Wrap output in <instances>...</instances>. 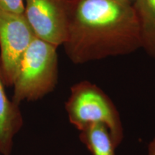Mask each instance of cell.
<instances>
[{
    "label": "cell",
    "instance_id": "cell-4",
    "mask_svg": "<svg viewBox=\"0 0 155 155\" xmlns=\"http://www.w3.org/2000/svg\"><path fill=\"white\" fill-rule=\"evenodd\" d=\"M35 33L24 13L0 9V78L5 87H12L17 70Z\"/></svg>",
    "mask_w": 155,
    "mask_h": 155
},
{
    "label": "cell",
    "instance_id": "cell-8",
    "mask_svg": "<svg viewBox=\"0 0 155 155\" xmlns=\"http://www.w3.org/2000/svg\"><path fill=\"white\" fill-rule=\"evenodd\" d=\"M79 138L92 155H115L116 147L108 128L94 124L80 131Z\"/></svg>",
    "mask_w": 155,
    "mask_h": 155
},
{
    "label": "cell",
    "instance_id": "cell-1",
    "mask_svg": "<svg viewBox=\"0 0 155 155\" xmlns=\"http://www.w3.org/2000/svg\"><path fill=\"white\" fill-rule=\"evenodd\" d=\"M74 64L124 55L141 48V30L129 0H70L63 44Z\"/></svg>",
    "mask_w": 155,
    "mask_h": 155
},
{
    "label": "cell",
    "instance_id": "cell-7",
    "mask_svg": "<svg viewBox=\"0 0 155 155\" xmlns=\"http://www.w3.org/2000/svg\"><path fill=\"white\" fill-rule=\"evenodd\" d=\"M141 30V48L155 59V0H134Z\"/></svg>",
    "mask_w": 155,
    "mask_h": 155
},
{
    "label": "cell",
    "instance_id": "cell-10",
    "mask_svg": "<svg viewBox=\"0 0 155 155\" xmlns=\"http://www.w3.org/2000/svg\"><path fill=\"white\" fill-rule=\"evenodd\" d=\"M148 150V155H155V136L152 141L150 143Z\"/></svg>",
    "mask_w": 155,
    "mask_h": 155
},
{
    "label": "cell",
    "instance_id": "cell-11",
    "mask_svg": "<svg viewBox=\"0 0 155 155\" xmlns=\"http://www.w3.org/2000/svg\"><path fill=\"white\" fill-rule=\"evenodd\" d=\"M0 155H3L2 154H1V153H0Z\"/></svg>",
    "mask_w": 155,
    "mask_h": 155
},
{
    "label": "cell",
    "instance_id": "cell-5",
    "mask_svg": "<svg viewBox=\"0 0 155 155\" xmlns=\"http://www.w3.org/2000/svg\"><path fill=\"white\" fill-rule=\"evenodd\" d=\"M24 15L38 38L58 48L67 36L70 0H24Z\"/></svg>",
    "mask_w": 155,
    "mask_h": 155
},
{
    "label": "cell",
    "instance_id": "cell-3",
    "mask_svg": "<svg viewBox=\"0 0 155 155\" xmlns=\"http://www.w3.org/2000/svg\"><path fill=\"white\" fill-rule=\"evenodd\" d=\"M65 108L70 123L79 131L94 124L108 128L117 147L124 139L120 116L111 98L99 87L88 81L73 85Z\"/></svg>",
    "mask_w": 155,
    "mask_h": 155
},
{
    "label": "cell",
    "instance_id": "cell-6",
    "mask_svg": "<svg viewBox=\"0 0 155 155\" xmlns=\"http://www.w3.org/2000/svg\"><path fill=\"white\" fill-rule=\"evenodd\" d=\"M24 119L19 105L10 99L0 78V153L11 155L14 139L22 129Z\"/></svg>",
    "mask_w": 155,
    "mask_h": 155
},
{
    "label": "cell",
    "instance_id": "cell-12",
    "mask_svg": "<svg viewBox=\"0 0 155 155\" xmlns=\"http://www.w3.org/2000/svg\"><path fill=\"white\" fill-rule=\"evenodd\" d=\"M129 1H131V0H129Z\"/></svg>",
    "mask_w": 155,
    "mask_h": 155
},
{
    "label": "cell",
    "instance_id": "cell-9",
    "mask_svg": "<svg viewBox=\"0 0 155 155\" xmlns=\"http://www.w3.org/2000/svg\"><path fill=\"white\" fill-rule=\"evenodd\" d=\"M0 9L16 14H23L25 9L24 0H0Z\"/></svg>",
    "mask_w": 155,
    "mask_h": 155
},
{
    "label": "cell",
    "instance_id": "cell-2",
    "mask_svg": "<svg viewBox=\"0 0 155 155\" xmlns=\"http://www.w3.org/2000/svg\"><path fill=\"white\" fill-rule=\"evenodd\" d=\"M58 48L37 37L21 60L13 81L12 101L41 99L55 88L58 81Z\"/></svg>",
    "mask_w": 155,
    "mask_h": 155
}]
</instances>
